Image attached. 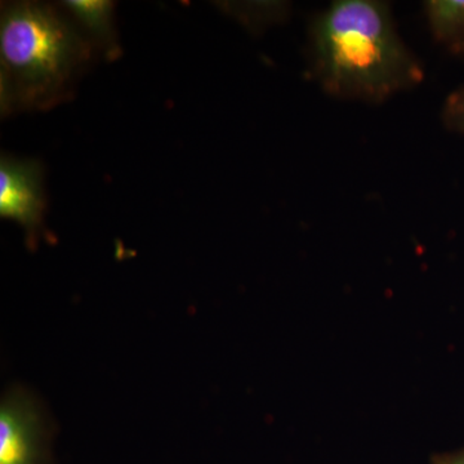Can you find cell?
I'll return each mask as SVG.
<instances>
[{"instance_id": "cell-1", "label": "cell", "mask_w": 464, "mask_h": 464, "mask_svg": "<svg viewBox=\"0 0 464 464\" xmlns=\"http://www.w3.org/2000/svg\"><path fill=\"white\" fill-rule=\"evenodd\" d=\"M311 72L335 99L382 103L422 83L420 58L380 0H337L310 27Z\"/></svg>"}, {"instance_id": "cell-2", "label": "cell", "mask_w": 464, "mask_h": 464, "mask_svg": "<svg viewBox=\"0 0 464 464\" xmlns=\"http://www.w3.org/2000/svg\"><path fill=\"white\" fill-rule=\"evenodd\" d=\"M99 51L58 5H3L0 17L2 116L47 111L74 96L76 84Z\"/></svg>"}, {"instance_id": "cell-3", "label": "cell", "mask_w": 464, "mask_h": 464, "mask_svg": "<svg viewBox=\"0 0 464 464\" xmlns=\"http://www.w3.org/2000/svg\"><path fill=\"white\" fill-rule=\"evenodd\" d=\"M47 198L44 168L36 159L3 154L0 158V216L14 219L26 232L27 244L35 246L44 225Z\"/></svg>"}, {"instance_id": "cell-4", "label": "cell", "mask_w": 464, "mask_h": 464, "mask_svg": "<svg viewBox=\"0 0 464 464\" xmlns=\"http://www.w3.org/2000/svg\"><path fill=\"white\" fill-rule=\"evenodd\" d=\"M47 427L36 402L12 391L0 405V464H47Z\"/></svg>"}, {"instance_id": "cell-5", "label": "cell", "mask_w": 464, "mask_h": 464, "mask_svg": "<svg viewBox=\"0 0 464 464\" xmlns=\"http://www.w3.org/2000/svg\"><path fill=\"white\" fill-rule=\"evenodd\" d=\"M78 25L99 51L100 56L108 61L118 60L121 50L119 44L114 17V3L108 0H69L61 2Z\"/></svg>"}, {"instance_id": "cell-6", "label": "cell", "mask_w": 464, "mask_h": 464, "mask_svg": "<svg viewBox=\"0 0 464 464\" xmlns=\"http://www.w3.org/2000/svg\"><path fill=\"white\" fill-rule=\"evenodd\" d=\"M423 8L433 38L453 53H464V0H429Z\"/></svg>"}, {"instance_id": "cell-7", "label": "cell", "mask_w": 464, "mask_h": 464, "mask_svg": "<svg viewBox=\"0 0 464 464\" xmlns=\"http://www.w3.org/2000/svg\"><path fill=\"white\" fill-rule=\"evenodd\" d=\"M246 12L239 11L235 12V17L240 18L246 25L250 27H262L268 25V24L277 23L283 21L284 18L288 16L289 5L285 3H246L240 5Z\"/></svg>"}, {"instance_id": "cell-8", "label": "cell", "mask_w": 464, "mask_h": 464, "mask_svg": "<svg viewBox=\"0 0 464 464\" xmlns=\"http://www.w3.org/2000/svg\"><path fill=\"white\" fill-rule=\"evenodd\" d=\"M442 121L448 130L464 134V87L458 88L445 101Z\"/></svg>"}, {"instance_id": "cell-9", "label": "cell", "mask_w": 464, "mask_h": 464, "mask_svg": "<svg viewBox=\"0 0 464 464\" xmlns=\"http://www.w3.org/2000/svg\"><path fill=\"white\" fill-rule=\"evenodd\" d=\"M431 464H464V448L448 453L433 454Z\"/></svg>"}]
</instances>
